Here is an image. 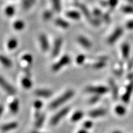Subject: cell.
Returning <instances> with one entry per match:
<instances>
[{
    "label": "cell",
    "mask_w": 133,
    "mask_h": 133,
    "mask_svg": "<svg viewBox=\"0 0 133 133\" xmlns=\"http://www.w3.org/2000/svg\"><path fill=\"white\" fill-rule=\"evenodd\" d=\"M74 94V92L72 90H69L66 91L63 95H62L61 97H58L57 99L54 100V101H52V102L50 104L49 107L51 109H56V107H59V106L61 105L63 103L65 102L66 101H67L68 100L72 97Z\"/></svg>",
    "instance_id": "obj_1"
},
{
    "label": "cell",
    "mask_w": 133,
    "mask_h": 133,
    "mask_svg": "<svg viewBox=\"0 0 133 133\" xmlns=\"http://www.w3.org/2000/svg\"><path fill=\"white\" fill-rule=\"evenodd\" d=\"M71 62V59L69 56L68 55H64L60 59L59 61L53 64L52 66V70L53 71H57L59 70H61V68H62L64 66H65L66 65L69 64Z\"/></svg>",
    "instance_id": "obj_2"
},
{
    "label": "cell",
    "mask_w": 133,
    "mask_h": 133,
    "mask_svg": "<svg viewBox=\"0 0 133 133\" xmlns=\"http://www.w3.org/2000/svg\"><path fill=\"white\" fill-rule=\"evenodd\" d=\"M123 33V30L121 27H118L107 39V43L109 44H113L116 42Z\"/></svg>",
    "instance_id": "obj_3"
},
{
    "label": "cell",
    "mask_w": 133,
    "mask_h": 133,
    "mask_svg": "<svg viewBox=\"0 0 133 133\" xmlns=\"http://www.w3.org/2000/svg\"><path fill=\"white\" fill-rule=\"evenodd\" d=\"M85 90L86 92H88L94 93L96 94H103L109 91V89L107 87L104 86H89L86 88Z\"/></svg>",
    "instance_id": "obj_4"
},
{
    "label": "cell",
    "mask_w": 133,
    "mask_h": 133,
    "mask_svg": "<svg viewBox=\"0 0 133 133\" xmlns=\"http://www.w3.org/2000/svg\"><path fill=\"white\" fill-rule=\"evenodd\" d=\"M69 111V107H65L64 109L61 110V111H59L57 114L53 116L51 120V124L52 125H56V124H57V123L64 116H65L67 114V113Z\"/></svg>",
    "instance_id": "obj_5"
},
{
    "label": "cell",
    "mask_w": 133,
    "mask_h": 133,
    "mask_svg": "<svg viewBox=\"0 0 133 133\" xmlns=\"http://www.w3.org/2000/svg\"><path fill=\"white\" fill-rule=\"evenodd\" d=\"M63 40L62 38H57L56 39L54 43V46H53L52 49V57H56L59 55L60 51H61V48H62Z\"/></svg>",
    "instance_id": "obj_6"
},
{
    "label": "cell",
    "mask_w": 133,
    "mask_h": 133,
    "mask_svg": "<svg viewBox=\"0 0 133 133\" xmlns=\"http://www.w3.org/2000/svg\"><path fill=\"white\" fill-rule=\"evenodd\" d=\"M0 84H1V86L4 88V90L6 91L8 94L13 95V94H14L15 93H16V90H15L14 88H13L11 84H9L7 81L5 80L2 76L0 78Z\"/></svg>",
    "instance_id": "obj_7"
},
{
    "label": "cell",
    "mask_w": 133,
    "mask_h": 133,
    "mask_svg": "<svg viewBox=\"0 0 133 133\" xmlns=\"http://www.w3.org/2000/svg\"><path fill=\"white\" fill-rule=\"evenodd\" d=\"M39 41L40 42L41 49L44 52H46L49 50V44L47 36L45 34H41L39 36Z\"/></svg>",
    "instance_id": "obj_8"
},
{
    "label": "cell",
    "mask_w": 133,
    "mask_h": 133,
    "mask_svg": "<svg viewBox=\"0 0 133 133\" xmlns=\"http://www.w3.org/2000/svg\"><path fill=\"white\" fill-rule=\"evenodd\" d=\"M133 91V81H132L131 83H129L128 85L127 86L126 89V91L123 94V96H122V101L124 102L127 103L129 101L130 99L131 93H132Z\"/></svg>",
    "instance_id": "obj_9"
},
{
    "label": "cell",
    "mask_w": 133,
    "mask_h": 133,
    "mask_svg": "<svg viewBox=\"0 0 133 133\" xmlns=\"http://www.w3.org/2000/svg\"><path fill=\"white\" fill-rule=\"evenodd\" d=\"M74 5L81 10V12H82L83 14H84V16H85L89 21L92 18V16H91V14L90 12H89V9H88V8L86 7L85 5L78 2H76L74 4Z\"/></svg>",
    "instance_id": "obj_10"
},
{
    "label": "cell",
    "mask_w": 133,
    "mask_h": 133,
    "mask_svg": "<svg viewBox=\"0 0 133 133\" xmlns=\"http://www.w3.org/2000/svg\"><path fill=\"white\" fill-rule=\"evenodd\" d=\"M77 41L82 46L83 48L86 49H90L92 47V43L87 38L83 36H79L77 38Z\"/></svg>",
    "instance_id": "obj_11"
},
{
    "label": "cell",
    "mask_w": 133,
    "mask_h": 133,
    "mask_svg": "<svg viewBox=\"0 0 133 133\" xmlns=\"http://www.w3.org/2000/svg\"><path fill=\"white\" fill-rule=\"evenodd\" d=\"M110 86L111 90L112 92V95L113 97L115 100H116L118 97V88L117 86H116V83H115L114 80H113L112 79H110L109 80Z\"/></svg>",
    "instance_id": "obj_12"
},
{
    "label": "cell",
    "mask_w": 133,
    "mask_h": 133,
    "mask_svg": "<svg viewBox=\"0 0 133 133\" xmlns=\"http://www.w3.org/2000/svg\"><path fill=\"white\" fill-rule=\"evenodd\" d=\"M55 24L59 27L62 29H68L70 26V24L65 20H64L61 18H57L54 21Z\"/></svg>",
    "instance_id": "obj_13"
},
{
    "label": "cell",
    "mask_w": 133,
    "mask_h": 133,
    "mask_svg": "<svg viewBox=\"0 0 133 133\" xmlns=\"http://www.w3.org/2000/svg\"><path fill=\"white\" fill-rule=\"evenodd\" d=\"M121 54L124 59H128L130 53V46L128 43H124L121 46Z\"/></svg>",
    "instance_id": "obj_14"
},
{
    "label": "cell",
    "mask_w": 133,
    "mask_h": 133,
    "mask_svg": "<svg viewBox=\"0 0 133 133\" xmlns=\"http://www.w3.org/2000/svg\"><path fill=\"white\" fill-rule=\"evenodd\" d=\"M35 93L36 96L43 97H48L52 95V91L48 89H36Z\"/></svg>",
    "instance_id": "obj_15"
},
{
    "label": "cell",
    "mask_w": 133,
    "mask_h": 133,
    "mask_svg": "<svg viewBox=\"0 0 133 133\" xmlns=\"http://www.w3.org/2000/svg\"><path fill=\"white\" fill-rule=\"evenodd\" d=\"M106 114V110L104 109H99L96 110H93L91 111L89 113V116H91V117L95 118V117H98V116H103Z\"/></svg>",
    "instance_id": "obj_16"
},
{
    "label": "cell",
    "mask_w": 133,
    "mask_h": 133,
    "mask_svg": "<svg viewBox=\"0 0 133 133\" xmlns=\"http://www.w3.org/2000/svg\"><path fill=\"white\" fill-rule=\"evenodd\" d=\"M17 125L18 124L17 122H12L10 123L4 124V125L1 126V130L3 132H7V131L12 130V129L16 128Z\"/></svg>",
    "instance_id": "obj_17"
},
{
    "label": "cell",
    "mask_w": 133,
    "mask_h": 133,
    "mask_svg": "<svg viewBox=\"0 0 133 133\" xmlns=\"http://www.w3.org/2000/svg\"><path fill=\"white\" fill-rule=\"evenodd\" d=\"M106 59H107V58H105V57L99 58V59L98 60V61H97L95 64H93V67H94L95 69H102V68L105 66Z\"/></svg>",
    "instance_id": "obj_18"
},
{
    "label": "cell",
    "mask_w": 133,
    "mask_h": 133,
    "mask_svg": "<svg viewBox=\"0 0 133 133\" xmlns=\"http://www.w3.org/2000/svg\"><path fill=\"white\" fill-rule=\"evenodd\" d=\"M19 100L14 99L9 104V109L12 114H16L19 110Z\"/></svg>",
    "instance_id": "obj_19"
},
{
    "label": "cell",
    "mask_w": 133,
    "mask_h": 133,
    "mask_svg": "<svg viewBox=\"0 0 133 133\" xmlns=\"http://www.w3.org/2000/svg\"><path fill=\"white\" fill-rule=\"evenodd\" d=\"M18 46V41L17 40L16 38H11L9 41H8L7 46L8 49L10 50V51H12V50H14L16 49V48Z\"/></svg>",
    "instance_id": "obj_20"
},
{
    "label": "cell",
    "mask_w": 133,
    "mask_h": 133,
    "mask_svg": "<svg viewBox=\"0 0 133 133\" xmlns=\"http://www.w3.org/2000/svg\"><path fill=\"white\" fill-rule=\"evenodd\" d=\"M66 16L68 17H69L70 19H74V20H78L80 19L81 15L78 11H68L66 13Z\"/></svg>",
    "instance_id": "obj_21"
},
{
    "label": "cell",
    "mask_w": 133,
    "mask_h": 133,
    "mask_svg": "<svg viewBox=\"0 0 133 133\" xmlns=\"http://www.w3.org/2000/svg\"><path fill=\"white\" fill-rule=\"evenodd\" d=\"M0 61H1V64H3V66H4L6 68H9L12 66V62L9 58L6 57V56L1 55L0 57Z\"/></svg>",
    "instance_id": "obj_22"
},
{
    "label": "cell",
    "mask_w": 133,
    "mask_h": 133,
    "mask_svg": "<svg viewBox=\"0 0 133 133\" xmlns=\"http://www.w3.org/2000/svg\"><path fill=\"white\" fill-rule=\"evenodd\" d=\"M13 27L17 31H21L24 29L25 23L22 20H18L15 22L13 24Z\"/></svg>",
    "instance_id": "obj_23"
},
{
    "label": "cell",
    "mask_w": 133,
    "mask_h": 133,
    "mask_svg": "<svg viewBox=\"0 0 133 133\" xmlns=\"http://www.w3.org/2000/svg\"><path fill=\"white\" fill-rule=\"evenodd\" d=\"M22 84L25 89H29L32 86V82L29 77H24L22 79Z\"/></svg>",
    "instance_id": "obj_24"
},
{
    "label": "cell",
    "mask_w": 133,
    "mask_h": 133,
    "mask_svg": "<svg viewBox=\"0 0 133 133\" xmlns=\"http://www.w3.org/2000/svg\"><path fill=\"white\" fill-rule=\"evenodd\" d=\"M52 6L54 11L57 12H60L62 9L61 0H52Z\"/></svg>",
    "instance_id": "obj_25"
},
{
    "label": "cell",
    "mask_w": 133,
    "mask_h": 133,
    "mask_svg": "<svg viewBox=\"0 0 133 133\" xmlns=\"http://www.w3.org/2000/svg\"><path fill=\"white\" fill-rule=\"evenodd\" d=\"M44 119H45V115L41 114L36 119L35 124V126L36 128H39L41 127L43 123H44Z\"/></svg>",
    "instance_id": "obj_26"
},
{
    "label": "cell",
    "mask_w": 133,
    "mask_h": 133,
    "mask_svg": "<svg viewBox=\"0 0 133 133\" xmlns=\"http://www.w3.org/2000/svg\"><path fill=\"white\" fill-rule=\"evenodd\" d=\"M83 116V113L81 111H77L74 113V114L71 116V119L72 121H78L82 118Z\"/></svg>",
    "instance_id": "obj_27"
},
{
    "label": "cell",
    "mask_w": 133,
    "mask_h": 133,
    "mask_svg": "<svg viewBox=\"0 0 133 133\" xmlns=\"http://www.w3.org/2000/svg\"><path fill=\"white\" fill-rule=\"evenodd\" d=\"M15 13V8L12 6H8L5 9V14L8 17H12Z\"/></svg>",
    "instance_id": "obj_28"
},
{
    "label": "cell",
    "mask_w": 133,
    "mask_h": 133,
    "mask_svg": "<svg viewBox=\"0 0 133 133\" xmlns=\"http://www.w3.org/2000/svg\"><path fill=\"white\" fill-rule=\"evenodd\" d=\"M115 112L116 114H117L118 115L122 116L124 115V114H126V109L124 106L121 105H117L115 108Z\"/></svg>",
    "instance_id": "obj_29"
},
{
    "label": "cell",
    "mask_w": 133,
    "mask_h": 133,
    "mask_svg": "<svg viewBox=\"0 0 133 133\" xmlns=\"http://www.w3.org/2000/svg\"><path fill=\"white\" fill-rule=\"evenodd\" d=\"M53 16V13L50 10H46V11H44L43 12V18L44 19V21H48L49 20L51 19V18Z\"/></svg>",
    "instance_id": "obj_30"
},
{
    "label": "cell",
    "mask_w": 133,
    "mask_h": 133,
    "mask_svg": "<svg viewBox=\"0 0 133 133\" xmlns=\"http://www.w3.org/2000/svg\"><path fill=\"white\" fill-rule=\"evenodd\" d=\"M122 11L126 14H133V6H124L121 8Z\"/></svg>",
    "instance_id": "obj_31"
},
{
    "label": "cell",
    "mask_w": 133,
    "mask_h": 133,
    "mask_svg": "<svg viewBox=\"0 0 133 133\" xmlns=\"http://www.w3.org/2000/svg\"><path fill=\"white\" fill-rule=\"evenodd\" d=\"M85 59H86L85 55L81 54H79L78 56L76 57V62L78 65H81V64H83V63H84V61H85Z\"/></svg>",
    "instance_id": "obj_32"
},
{
    "label": "cell",
    "mask_w": 133,
    "mask_h": 133,
    "mask_svg": "<svg viewBox=\"0 0 133 133\" xmlns=\"http://www.w3.org/2000/svg\"><path fill=\"white\" fill-rule=\"evenodd\" d=\"M108 3H109V6L110 11H112L117 6L118 3V0H108Z\"/></svg>",
    "instance_id": "obj_33"
},
{
    "label": "cell",
    "mask_w": 133,
    "mask_h": 133,
    "mask_svg": "<svg viewBox=\"0 0 133 133\" xmlns=\"http://www.w3.org/2000/svg\"><path fill=\"white\" fill-rule=\"evenodd\" d=\"M23 61H25L28 63V64H31V63L33 62V57L32 56H31V54H25L24 56H23L22 58Z\"/></svg>",
    "instance_id": "obj_34"
},
{
    "label": "cell",
    "mask_w": 133,
    "mask_h": 133,
    "mask_svg": "<svg viewBox=\"0 0 133 133\" xmlns=\"http://www.w3.org/2000/svg\"><path fill=\"white\" fill-rule=\"evenodd\" d=\"M89 22L92 25L94 26H99L101 24V20L100 18H97V17H94V18H91V19L89 20Z\"/></svg>",
    "instance_id": "obj_35"
},
{
    "label": "cell",
    "mask_w": 133,
    "mask_h": 133,
    "mask_svg": "<svg viewBox=\"0 0 133 133\" xmlns=\"http://www.w3.org/2000/svg\"><path fill=\"white\" fill-rule=\"evenodd\" d=\"M103 14H103L102 11H101V10L97 9V8H96V9H94V11H93V15H94L95 17L100 18V19H101V17H102Z\"/></svg>",
    "instance_id": "obj_36"
},
{
    "label": "cell",
    "mask_w": 133,
    "mask_h": 133,
    "mask_svg": "<svg viewBox=\"0 0 133 133\" xmlns=\"http://www.w3.org/2000/svg\"><path fill=\"white\" fill-rule=\"evenodd\" d=\"M32 5V3H31L30 0H22V6L24 8V9L27 10L29 9V8Z\"/></svg>",
    "instance_id": "obj_37"
},
{
    "label": "cell",
    "mask_w": 133,
    "mask_h": 133,
    "mask_svg": "<svg viewBox=\"0 0 133 133\" xmlns=\"http://www.w3.org/2000/svg\"><path fill=\"white\" fill-rule=\"evenodd\" d=\"M34 106L36 109H40L43 106V102L39 100H37L34 102Z\"/></svg>",
    "instance_id": "obj_38"
},
{
    "label": "cell",
    "mask_w": 133,
    "mask_h": 133,
    "mask_svg": "<svg viewBox=\"0 0 133 133\" xmlns=\"http://www.w3.org/2000/svg\"><path fill=\"white\" fill-rule=\"evenodd\" d=\"M92 122L91 121H86L84 123V124H83V126H84V128L86 129H89L91 128V127L92 126Z\"/></svg>",
    "instance_id": "obj_39"
},
{
    "label": "cell",
    "mask_w": 133,
    "mask_h": 133,
    "mask_svg": "<svg viewBox=\"0 0 133 133\" xmlns=\"http://www.w3.org/2000/svg\"><path fill=\"white\" fill-rule=\"evenodd\" d=\"M102 19H104V21L106 22H109L110 20V12H106L105 14H103Z\"/></svg>",
    "instance_id": "obj_40"
},
{
    "label": "cell",
    "mask_w": 133,
    "mask_h": 133,
    "mask_svg": "<svg viewBox=\"0 0 133 133\" xmlns=\"http://www.w3.org/2000/svg\"><path fill=\"white\" fill-rule=\"evenodd\" d=\"M99 96L98 95H96V96H94L93 97H92L89 100V102L91 103V104H94V103H96V102H97L99 100Z\"/></svg>",
    "instance_id": "obj_41"
},
{
    "label": "cell",
    "mask_w": 133,
    "mask_h": 133,
    "mask_svg": "<svg viewBox=\"0 0 133 133\" xmlns=\"http://www.w3.org/2000/svg\"><path fill=\"white\" fill-rule=\"evenodd\" d=\"M126 28L129 30H132L133 29V20L130 21H128L126 23Z\"/></svg>",
    "instance_id": "obj_42"
},
{
    "label": "cell",
    "mask_w": 133,
    "mask_h": 133,
    "mask_svg": "<svg viewBox=\"0 0 133 133\" xmlns=\"http://www.w3.org/2000/svg\"><path fill=\"white\" fill-rule=\"evenodd\" d=\"M101 4H102L103 6H104V7H105V6H109V3H108V1H102V2H101Z\"/></svg>",
    "instance_id": "obj_43"
},
{
    "label": "cell",
    "mask_w": 133,
    "mask_h": 133,
    "mask_svg": "<svg viewBox=\"0 0 133 133\" xmlns=\"http://www.w3.org/2000/svg\"><path fill=\"white\" fill-rule=\"evenodd\" d=\"M41 115V114H40V112H39V111L37 110V111H36V113H35V117L36 118H38L39 117V116H40Z\"/></svg>",
    "instance_id": "obj_44"
},
{
    "label": "cell",
    "mask_w": 133,
    "mask_h": 133,
    "mask_svg": "<svg viewBox=\"0 0 133 133\" xmlns=\"http://www.w3.org/2000/svg\"><path fill=\"white\" fill-rule=\"evenodd\" d=\"M78 133H88V131L85 130V129H81V130H79Z\"/></svg>",
    "instance_id": "obj_45"
},
{
    "label": "cell",
    "mask_w": 133,
    "mask_h": 133,
    "mask_svg": "<svg viewBox=\"0 0 133 133\" xmlns=\"http://www.w3.org/2000/svg\"><path fill=\"white\" fill-rule=\"evenodd\" d=\"M128 78H129V79H132L133 78V72L131 73V74H130L129 75Z\"/></svg>",
    "instance_id": "obj_46"
},
{
    "label": "cell",
    "mask_w": 133,
    "mask_h": 133,
    "mask_svg": "<svg viewBox=\"0 0 133 133\" xmlns=\"http://www.w3.org/2000/svg\"><path fill=\"white\" fill-rule=\"evenodd\" d=\"M0 109H1V111H0V113H1V114H2L3 111V107L2 105H1V107H0Z\"/></svg>",
    "instance_id": "obj_47"
},
{
    "label": "cell",
    "mask_w": 133,
    "mask_h": 133,
    "mask_svg": "<svg viewBox=\"0 0 133 133\" xmlns=\"http://www.w3.org/2000/svg\"><path fill=\"white\" fill-rule=\"evenodd\" d=\"M30 2L32 3V4H34V3H35L36 0H30Z\"/></svg>",
    "instance_id": "obj_48"
},
{
    "label": "cell",
    "mask_w": 133,
    "mask_h": 133,
    "mask_svg": "<svg viewBox=\"0 0 133 133\" xmlns=\"http://www.w3.org/2000/svg\"><path fill=\"white\" fill-rule=\"evenodd\" d=\"M113 133H123L121 131H114V132H113Z\"/></svg>",
    "instance_id": "obj_49"
},
{
    "label": "cell",
    "mask_w": 133,
    "mask_h": 133,
    "mask_svg": "<svg viewBox=\"0 0 133 133\" xmlns=\"http://www.w3.org/2000/svg\"><path fill=\"white\" fill-rule=\"evenodd\" d=\"M31 133H43V132H36V131H33Z\"/></svg>",
    "instance_id": "obj_50"
},
{
    "label": "cell",
    "mask_w": 133,
    "mask_h": 133,
    "mask_svg": "<svg viewBox=\"0 0 133 133\" xmlns=\"http://www.w3.org/2000/svg\"><path fill=\"white\" fill-rule=\"evenodd\" d=\"M128 1H129V2L131 3H133V0H128Z\"/></svg>",
    "instance_id": "obj_51"
}]
</instances>
